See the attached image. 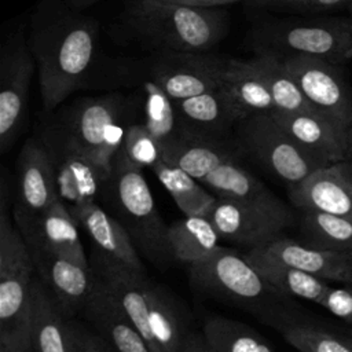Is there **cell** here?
<instances>
[{
	"label": "cell",
	"instance_id": "6da1fadb",
	"mask_svg": "<svg viewBox=\"0 0 352 352\" xmlns=\"http://www.w3.org/2000/svg\"><path fill=\"white\" fill-rule=\"evenodd\" d=\"M30 50L37 69L45 111H52L78 89L95 56V33L87 19L76 15L44 18L32 22Z\"/></svg>",
	"mask_w": 352,
	"mask_h": 352
},
{
	"label": "cell",
	"instance_id": "7a4b0ae2",
	"mask_svg": "<svg viewBox=\"0 0 352 352\" xmlns=\"http://www.w3.org/2000/svg\"><path fill=\"white\" fill-rule=\"evenodd\" d=\"M187 268L191 285L201 293L245 309L279 330L296 323L290 297L267 282L236 250L219 246L205 260Z\"/></svg>",
	"mask_w": 352,
	"mask_h": 352
},
{
	"label": "cell",
	"instance_id": "3957f363",
	"mask_svg": "<svg viewBox=\"0 0 352 352\" xmlns=\"http://www.w3.org/2000/svg\"><path fill=\"white\" fill-rule=\"evenodd\" d=\"M99 204L121 223L148 263L166 270L176 261L169 243V224L157 210L143 168L132 162L122 147L103 184Z\"/></svg>",
	"mask_w": 352,
	"mask_h": 352
},
{
	"label": "cell",
	"instance_id": "277c9868",
	"mask_svg": "<svg viewBox=\"0 0 352 352\" xmlns=\"http://www.w3.org/2000/svg\"><path fill=\"white\" fill-rule=\"evenodd\" d=\"M136 38L165 52L201 54L226 34L227 14L166 0H133L124 12Z\"/></svg>",
	"mask_w": 352,
	"mask_h": 352
},
{
	"label": "cell",
	"instance_id": "5b68a950",
	"mask_svg": "<svg viewBox=\"0 0 352 352\" xmlns=\"http://www.w3.org/2000/svg\"><path fill=\"white\" fill-rule=\"evenodd\" d=\"M34 265L11 214L6 190L0 198V352H32Z\"/></svg>",
	"mask_w": 352,
	"mask_h": 352
},
{
	"label": "cell",
	"instance_id": "8992f818",
	"mask_svg": "<svg viewBox=\"0 0 352 352\" xmlns=\"http://www.w3.org/2000/svg\"><path fill=\"white\" fill-rule=\"evenodd\" d=\"M122 113L118 95L82 98L45 124L40 135L81 153L110 173L126 129Z\"/></svg>",
	"mask_w": 352,
	"mask_h": 352
},
{
	"label": "cell",
	"instance_id": "52a82bcc",
	"mask_svg": "<svg viewBox=\"0 0 352 352\" xmlns=\"http://www.w3.org/2000/svg\"><path fill=\"white\" fill-rule=\"evenodd\" d=\"M234 132L241 153L252 157L287 186L301 182L318 168L324 166L301 147L270 113L241 118Z\"/></svg>",
	"mask_w": 352,
	"mask_h": 352
},
{
	"label": "cell",
	"instance_id": "ba28073f",
	"mask_svg": "<svg viewBox=\"0 0 352 352\" xmlns=\"http://www.w3.org/2000/svg\"><path fill=\"white\" fill-rule=\"evenodd\" d=\"M220 239L249 249L265 246L283 236L293 221V213L282 199L252 202L217 198L206 216Z\"/></svg>",
	"mask_w": 352,
	"mask_h": 352
},
{
	"label": "cell",
	"instance_id": "9c48e42d",
	"mask_svg": "<svg viewBox=\"0 0 352 352\" xmlns=\"http://www.w3.org/2000/svg\"><path fill=\"white\" fill-rule=\"evenodd\" d=\"M257 37H260L257 54L265 52L279 58L309 55L334 65L352 58V23H282L263 30Z\"/></svg>",
	"mask_w": 352,
	"mask_h": 352
},
{
	"label": "cell",
	"instance_id": "30bf717a",
	"mask_svg": "<svg viewBox=\"0 0 352 352\" xmlns=\"http://www.w3.org/2000/svg\"><path fill=\"white\" fill-rule=\"evenodd\" d=\"M34 56L23 29L11 32L0 54V150L16 140L26 118L28 94L34 72Z\"/></svg>",
	"mask_w": 352,
	"mask_h": 352
},
{
	"label": "cell",
	"instance_id": "8fae6325",
	"mask_svg": "<svg viewBox=\"0 0 352 352\" xmlns=\"http://www.w3.org/2000/svg\"><path fill=\"white\" fill-rule=\"evenodd\" d=\"M309 103L342 129L352 126V91L336 65L309 55L282 56Z\"/></svg>",
	"mask_w": 352,
	"mask_h": 352
},
{
	"label": "cell",
	"instance_id": "7c38bea8",
	"mask_svg": "<svg viewBox=\"0 0 352 352\" xmlns=\"http://www.w3.org/2000/svg\"><path fill=\"white\" fill-rule=\"evenodd\" d=\"M52 160L58 197L74 216L81 208L99 202L103 184L110 175L88 157L66 144L38 135Z\"/></svg>",
	"mask_w": 352,
	"mask_h": 352
},
{
	"label": "cell",
	"instance_id": "4fadbf2b",
	"mask_svg": "<svg viewBox=\"0 0 352 352\" xmlns=\"http://www.w3.org/2000/svg\"><path fill=\"white\" fill-rule=\"evenodd\" d=\"M15 192L14 219L40 213L59 199L55 168L38 136L29 138L18 154Z\"/></svg>",
	"mask_w": 352,
	"mask_h": 352
},
{
	"label": "cell",
	"instance_id": "5bb4252c",
	"mask_svg": "<svg viewBox=\"0 0 352 352\" xmlns=\"http://www.w3.org/2000/svg\"><path fill=\"white\" fill-rule=\"evenodd\" d=\"M223 59L192 52H165L151 67V80L173 100L219 89Z\"/></svg>",
	"mask_w": 352,
	"mask_h": 352
},
{
	"label": "cell",
	"instance_id": "9a60e30c",
	"mask_svg": "<svg viewBox=\"0 0 352 352\" xmlns=\"http://www.w3.org/2000/svg\"><path fill=\"white\" fill-rule=\"evenodd\" d=\"M28 248L56 253L81 264H89L85 254L78 223L60 199L40 213L26 217H12Z\"/></svg>",
	"mask_w": 352,
	"mask_h": 352
},
{
	"label": "cell",
	"instance_id": "2e32d148",
	"mask_svg": "<svg viewBox=\"0 0 352 352\" xmlns=\"http://www.w3.org/2000/svg\"><path fill=\"white\" fill-rule=\"evenodd\" d=\"M292 204L352 220V168L348 160L318 168L301 182L287 186Z\"/></svg>",
	"mask_w": 352,
	"mask_h": 352
},
{
	"label": "cell",
	"instance_id": "e0dca14e",
	"mask_svg": "<svg viewBox=\"0 0 352 352\" xmlns=\"http://www.w3.org/2000/svg\"><path fill=\"white\" fill-rule=\"evenodd\" d=\"M28 249L36 275L58 300L66 316L80 315L95 285L91 265L56 253Z\"/></svg>",
	"mask_w": 352,
	"mask_h": 352
},
{
	"label": "cell",
	"instance_id": "ac0fdd59",
	"mask_svg": "<svg viewBox=\"0 0 352 352\" xmlns=\"http://www.w3.org/2000/svg\"><path fill=\"white\" fill-rule=\"evenodd\" d=\"M88 258L95 275L100 278L109 292L120 302L128 318L147 341L151 352H161L150 326L148 305L144 292L147 274L116 263L94 249Z\"/></svg>",
	"mask_w": 352,
	"mask_h": 352
},
{
	"label": "cell",
	"instance_id": "d6986e66",
	"mask_svg": "<svg viewBox=\"0 0 352 352\" xmlns=\"http://www.w3.org/2000/svg\"><path fill=\"white\" fill-rule=\"evenodd\" d=\"M80 315L117 352H151L138 327L96 275L94 289Z\"/></svg>",
	"mask_w": 352,
	"mask_h": 352
},
{
	"label": "cell",
	"instance_id": "ffe728a7",
	"mask_svg": "<svg viewBox=\"0 0 352 352\" xmlns=\"http://www.w3.org/2000/svg\"><path fill=\"white\" fill-rule=\"evenodd\" d=\"M308 153L329 165L348 160V131L320 113H270Z\"/></svg>",
	"mask_w": 352,
	"mask_h": 352
},
{
	"label": "cell",
	"instance_id": "44dd1931",
	"mask_svg": "<svg viewBox=\"0 0 352 352\" xmlns=\"http://www.w3.org/2000/svg\"><path fill=\"white\" fill-rule=\"evenodd\" d=\"M253 250L323 280L352 283V254L314 248L285 235L265 246L253 248Z\"/></svg>",
	"mask_w": 352,
	"mask_h": 352
},
{
	"label": "cell",
	"instance_id": "7402d4cb",
	"mask_svg": "<svg viewBox=\"0 0 352 352\" xmlns=\"http://www.w3.org/2000/svg\"><path fill=\"white\" fill-rule=\"evenodd\" d=\"M73 217L87 232L94 250L138 272H146L142 256L136 250L129 234L99 202L85 205Z\"/></svg>",
	"mask_w": 352,
	"mask_h": 352
},
{
	"label": "cell",
	"instance_id": "603a6c76",
	"mask_svg": "<svg viewBox=\"0 0 352 352\" xmlns=\"http://www.w3.org/2000/svg\"><path fill=\"white\" fill-rule=\"evenodd\" d=\"M241 150L226 140L184 131L177 139L161 148V160L175 165L202 182L213 169L228 161H238Z\"/></svg>",
	"mask_w": 352,
	"mask_h": 352
},
{
	"label": "cell",
	"instance_id": "cb8c5ba5",
	"mask_svg": "<svg viewBox=\"0 0 352 352\" xmlns=\"http://www.w3.org/2000/svg\"><path fill=\"white\" fill-rule=\"evenodd\" d=\"M219 91L239 120L252 114L276 110L270 91L250 69L248 60L223 59Z\"/></svg>",
	"mask_w": 352,
	"mask_h": 352
},
{
	"label": "cell",
	"instance_id": "d4e9b609",
	"mask_svg": "<svg viewBox=\"0 0 352 352\" xmlns=\"http://www.w3.org/2000/svg\"><path fill=\"white\" fill-rule=\"evenodd\" d=\"M175 104L184 128L201 136L224 140L239 121L219 89L177 100Z\"/></svg>",
	"mask_w": 352,
	"mask_h": 352
},
{
	"label": "cell",
	"instance_id": "484cf974",
	"mask_svg": "<svg viewBox=\"0 0 352 352\" xmlns=\"http://www.w3.org/2000/svg\"><path fill=\"white\" fill-rule=\"evenodd\" d=\"M150 326L161 352H183L194 334L176 300L148 276L144 282Z\"/></svg>",
	"mask_w": 352,
	"mask_h": 352
},
{
	"label": "cell",
	"instance_id": "4316f807",
	"mask_svg": "<svg viewBox=\"0 0 352 352\" xmlns=\"http://www.w3.org/2000/svg\"><path fill=\"white\" fill-rule=\"evenodd\" d=\"M32 292V352H66L69 316L37 275Z\"/></svg>",
	"mask_w": 352,
	"mask_h": 352
},
{
	"label": "cell",
	"instance_id": "83f0119b",
	"mask_svg": "<svg viewBox=\"0 0 352 352\" xmlns=\"http://www.w3.org/2000/svg\"><path fill=\"white\" fill-rule=\"evenodd\" d=\"M248 63L270 91L278 111L319 113L305 98L279 56L260 52Z\"/></svg>",
	"mask_w": 352,
	"mask_h": 352
},
{
	"label": "cell",
	"instance_id": "f1b7e54d",
	"mask_svg": "<svg viewBox=\"0 0 352 352\" xmlns=\"http://www.w3.org/2000/svg\"><path fill=\"white\" fill-rule=\"evenodd\" d=\"M243 256L275 289L289 297H298L319 305L330 287V282L301 270L274 261L249 249Z\"/></svg>",
	"mask_w": 352,
	"mask_h": 352
},
{
	"label": "cell",
	"instance_id": "f546056e",
	"mask_svg": "<svg viewBox=\"0 0 352 352\" xmlns=\"http://www.w3.org/2000/svg\"><path fill=\"white\" fill-rule=\"evenodd\" d=\"M168 235L175 260L187 267L205 260L220 246V236L205 216H184L172 221Z\"/></svg>",
	"mask_w": 352,
	"mask_h": 352
},
{
	"label": "cell",
	"instance_id": "4dcf8cb0",
	"mask_svg": "<svg viewBox=\"0 0 352 352\" xmlns=\"http://www.w3.org/2000/svg\"><path fill=\"white\" fill-rule=\"evenodd\" d=\"M151 170L184 216H208L217 197L183 169L158 160Z\"/></svg>",
	"mask_w": 352,
	"mask_h": 352
},
{
	"label": "cell",
	"instance_id": "1f68e13d",
	"mask_svg": "<svg viewBox=\"0 0 352 352\" xmlns=\"http://www.w3.org/2000/svg\"><path fill=\"white\" fill-rule=\"evenodd\" d=\"M201 183L217 198L252 202H272L279 199L260 179L238 161H228L213 169Z\"/></svg>",
	"mask_w": 352,
	"mask_h": 352
},
{
	"label": "cell",
	"instance_id": "d6a6232c",
	"mask_svg": "<svg viewBox=\"0 0 352 352\" xmlns=\"http://www.w3.org/2000/svg\"><path fill=\"white\" fill-rule=\"evenodd\" d=\"M202 338L210 352H275L257 330L224 316H208Z\"/></svg>",
	"mask_w": 352,
	"mask_h": 352
},
{
	"label": "cell",
	"instance_id": "836d02e7",
	"mask_svg": "<svg viewBox=\"0 0 352 352\" xmlns=\"http://www.w3.org/2000/svg\"><path fill=\"white\" fill-rule=\"evenodd\" d=\"M302 243L338 253L352 254V220L348 217L302 210L300 217Z\"/></svg>",
	"mask_w": 352,
	"mask_h": 352
},
{
	"label": "cell",
	"instance_id": "e575fe53",
	"mask_svg": "<svg viewBox=\"0 0 352 352\" xmlns=\"http://www.w3.org/2000/svg\"><path fill=\"white\" fill-rule=\"evenodd\" d=\"M144 125L161 148L177 139L184 131L175 102L153 81L144 82Z\"/></svg>",
	"mask_w": 352,
	"mask_h": 352
},
{
	"label": "cell",
	"instance_id": "d590c367",
	"mask_svg": "<svg viewBox=\"0 0 352 352\" xmlns=\"http://www.w3.org/2000/svg\"><path fill=\"white\" fill-rule=\"evenodd\" d=\"M283 338L298 352H352V340L302 323H292L280 330Z\"/></svg>",
	"mask_w": 352,
	"mask_h": 352
},
{
	"label": "cell",
	"instance_id": "8d00e7d4",
	"mask_svg": "<svg viewBox=\"0 0 352 352\" xmlns=\"http://www.w3.org/2000/svg\"><path fill=\"white\" fill-rule=\"evenodd\" d=\"M122 148L129 160L142 168H151L161 160V146L144 124H132L126 126Z\"/></svg>",
	"mask_w": 352,
	"mask_h": 352
},
{
	"label": "cell",
	"instance_id": "74e56055",
	"mask_svg": "<svg viewBox=\"0 0 352 352\" xmlns=\"http://www.w3.org/2000/svg\"><path fill=\"white\" fill-rule=\"evenodd\" d=\"M334 316L352 324V289L330 286L319 302Z\"/></svg>",
	"mask_w": 352,
	"mask_h": 352
},
{
	"label": "cell",
	"instance_id": "f35d334b",
	"mask_svg": "<svg viewBox=\"0 0 352 352\" xmlns=\"http://www.w3.org/2000/svg\"><path fill=\"white\" fill-rule=\"evenodd\" d=\"M66 352H89L87 342V326L67 319V345Z\"/></svg>",
	"mask_w": 352,
	"mask_h": 352
},
{
	"label": "cell",
	"instance_id": "ab89813d",
	"mask_svg": "<svg viewBox=\"0 0 352 352\" xmlns=\"http://www.w3.org/2000/svg\"><path fill=\"white\" fill-rule=\"evenodd\" d=\"M345 0H275L272 4H283L301 10H324L336 7Z\"/></svg>",
	"mask_w": 352,
	"mask_h": 352
},
{
	"label": "cell",
	"instance_id": "60d3db41",
	"mask_svg": "<svg viewBox=\"0 0 352 352\" xmlns=\"http://www.w3.org/2000/svg\"><path fill=\"white\" fill-rule=\"evenodd\" d=\"M87 342L89 352H117L106 340H103L91 327H87Z\"/></svg>",
	"mask_w": 352,
	"mask_h": 352
},
{
	"label": "cell",
	"instance_id": "b9f144b4",
	"mask_svg": "<svg viewBox=\"0 0 352 352\" xmlns=\"http://www.w3.org/2000/svg\"><path fill=\"white\" fill-rule=\"evenodd\" d=\"M172 3H179V4H186V6H192V7H216V6H223L228 3H235L238 0H166Z\"/></svg>",
	"mask_w": 352,
	"mask_h": 352
},
{
	"label": "cell",
	"instance_id": "7bdbcfd3",
	"mask_svg": "<svg viewBox=\"0 0 352 352\" xmlns=\"http://www.w3.org/2000/svg\"><path fill=\"white\" fill-rule=\"evenodd\" d=\"M183 352H210V351L208 349L206 344L204 342L202 336L192 334Z\"/></svg>",
	"mask_w": 352,
	"mask_h": 352
},
{
	"label": "cell",
	"instance_id": "ee69618b",
	"mask_svg": "<svg viewBox=\"0 0 352 352\" xmlns=\"http://www.w3.org/2000/svg\"><path fill=\"white\" fill-rule=\"evenodd\" d=\"M65 1H67L74 8H84V7H88L94 3H98L100 0H65Z\"/></svg>",
	"mask_w": 352,
	"mask_h": 352
},
{
	"label": "cell",
	"instance_id": "f6af8a7d",
	"mask_svg": "<svg viewBox=\"0 0 352 352\" xmlns=\"http://www.w3.org/2000/svg\"><path fill=\"white\" fill-rule=\"evenodd\" d=\"M352 158V126L348 129V160Z\"/></svg>",
	"mask_w": 352,
	"mask_h": 352
},
{
	"label": "cell",
	"instance_id": "bcb514c9",
	"mask_svg": "<svg viewBox=\"0 0 352 352\" xmlns=\"http://www.w3.org/2000/svg\"><path fill=\"white\" fill-rule=\"evenodd\" d=\"M257 1H261V3H274L275 0H257Z\"/></svg>",
	"mask_w": 352,
	"mask_h": 352
},
{
	"label": "cell",
	"instance_id": "7dc6e473",
	"mask_svg": "<svg viewBox=\"0 0 352 352\" xmlns=\"http://www.w3.org/2000/svg\"><path fill=\"white\" fill-rule=\"evenodd\" d=\"M349 161V164H351V168H352V158L351 160H348Z\"/></svg>",
	"mask_w": 352,
	"mask_h": 352
},
{
	"label": "cell",
	"instance_id": "c3c4849f",
	"mask_svg": "<svg viewBox=\"0 0 352 352\" xmlns=\"http://www.w3.org/2000/svg\"><path fill=\"white\" fill-rule=\"evenodd\" d=\"M351 8H352V0H351Z\"/></svg>",
	"mask_w": 352,
	"mask_h": 352
}]
</instances>
